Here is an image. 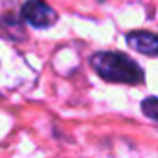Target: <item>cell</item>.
Segmentation results:
<instances>
[{
    "label": "cell",
    "instance_id": "5",
    "mask_svg": "<svg viewBox=\"0 0 158 158\" xmlns=\"http://www.w3.org/2000/svg\"><path fill=\"white\" fill-rule=\"evenodd\" d=\"M141 112L149 119H152V121L158 123V97H147V99H143L141 101Z\"/></svg>",
    "mask_w": 158,
    "mask_h": 158
},
{
    "label": "cell",
    "instance_id": "3",
    "mask_svg": "<svg viewBox=\"0 0 158 158\" xmlns=\"http://www.w3.org/2000/svg\"><path fill=\"white\" fill-rule=\"evenodd\" d=\"M0 37L10 39V41H23V39H26L23 15L19 17L13 11H8L4 15H0Z\"/></svg>",
    "mask_w": 158,
    "mask_h": 158
},
{
    "label": "cell",
    "instance_id": "4",
    "mask_svg": "<svg viewBox=\"0 0 158 158\" xmlns=\"http://www.w3.org/2000/svg\"><path fill=\"white\" fill-rule=\"evenodd\" d=\"M127 43L132 50L145 56H158V35L151 32H130L127 34Z\"/></svg>",
    "mask_w": 158,
    "mask_h": 158
},
{
    "label": "cell",
    "instance_id": "2",
    "mask_svg": "<svg viewBox=\"0 0 158 158\" xmlns=\"http://www.w3.org/2000/svg\"><path fill=\"white\" fill-rule=\"evenodd\" d=\"M21 15L24 23L37 30L50 28L58 23V13L45 2V0H26L21 8Z\"/></svg>",
    "mask_w": 158,
    "mask_h": 158
},
{
    "label": "cell",
    "instance_id": "1",
    "mask_svg": "<svg viewBox=\"0 0 158 158\" xmlns=\"http://www.w3.org/2000/svg\"><path fill=\"white\" fill-rule=\"evenodd\" d=\"M89 65L106 82L136 86L145 80V73L139 67V63L134 61L130 56L117 52V50L95 52L89 58Z\"/></svg>",
    "mask_w": 158,
    "mask_h": 158
}]
</instances>
